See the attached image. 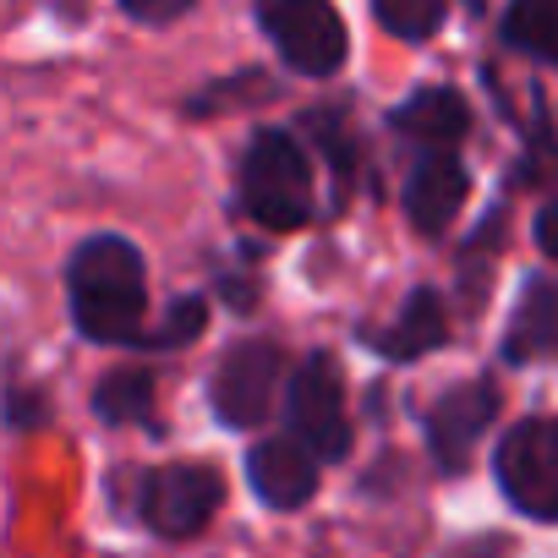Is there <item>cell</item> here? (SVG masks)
<instances>
[{"mask_svg":"<svg viewBox=\"0 0 558 558\" xmlns=\"http://www.w3.org/2000/svg\"><path fill=\"white\" fill-rule=\"evenodd\" d=\"M72 318L88 340L99 345H126L143 335V307H148V279L143 257L121 235H94L72 257Z\"/></svg>","mask_w":558,"mask_h":558,"instance_id":"cell-1","label":"cell"},{"mask_svg":"<svg viewBox=\"0 0 558 558\" xmlns=\"http://www.w3.org/2000/svg\"><path fill=\"white\" fill-rule=\"evenodd\" d=\"M241 203L268 230H296L313 219V165L291 132H257L241 159Z\"/></svg>","mask_w":558,"mask_h":558,"instance_id":"cell-2","label":"cell"},{"mask_svg":"<svg viewBox=\"0 0 558 558\" xmlns=\"http://www.w3.org/2000/svg\"><path fill=\"white\" fill-rule=\"evenodd\" d=\"M257 23L302 77H335L345 66L351 34L329 0H257Z\"/></svg>","mask_w":558,"mask_h":558,"instance_id":"cell-3","label":"cell"},{"mask_svg":"<svg viewBox=\"0 0 558 558\" xmlns=\"http://www.w3.org/2000/svg\"><path fill=\"white\" fill-rule=\"evenodd\" d=\"M498 482L509 504L531 520H558V422L531 416L498 444Z\"/></svg>","mask_w":558,"mask_h":558,"instance_id":"cell-4","label":"cell"},{"mask_svg":"<svg viewBox=\"0 0 558 558\" xmlns=\"http://www.w3.org/2000/svg\"><path fill=\"white\" fill-rule=\"evenodd\" d=\"M291 433L313 460H340L351 449V422H345V384L335 356H307L296 384H291Z\"/></svg>","mask_w":558,"mask_h":558,"instance_id":"cell-5","label":"cell"},{"mask_svg":"<svg viewBox=\"0 0 558 558\" xmlns=\"http://www.w3.org/2000/svg\"><path fill=\"white\" fill-rule=\"evenodd\" d=\"M225 504V476L214 465H165L143 482V520L159 536H197Z\"/></svg>","mask_w":558,"mask_h":558,"instance_id":"cell-6","label":"cell"},{"mask_svg":"<svg viewBox=\"0 0 558 558\" xmlns=\"http://www.w3.org/2000/svg\"><path fill=\"white\" fill-rule=\"evenodd\" d=\"M279 373H286V356L268 340H241L225 362H219V378H214V411L230 422V427H252L263 422L274 389H279Z\"/></svg>","mask_w":558,"mask_h":558,"instance_id":"cell-7","label":"cell"},{"mask_svg":"<svg viewBox=\"0 0 558 558\" xmlns=\"http://www.w3.org/2000/svg\"><path fill=\"white\" fill-rule=\"evenodd\" d=\"M498 416V389L493 384H454L433 411H427V444H433V460L444 471H465L482 433L493 427Z\"/></svg>","mask_w":558,"mask_h":558,"instance_id":"cell-8","label":"cell"},{"mask_svg":"<svg viewBox=\"0 0 558 558\" xmlns=\"http://www.w3.org/2000/svg\"><path fill=\"white\" fill-rule=\"evenodd\" d=\"M246 476L252 493L274 509H302L318 493V460L296 444V438H268L246 454Z\"/></svg>","mask_w":558,"mask_h":558,"instance_id":"cell-9","label":"cell"},{"mask_svg":"<svg viewBox=\"0 0 558 558\" xmlns=\"http://www.w3.org/2000/svg\"><path fill=\"white\" fill-rule=\"evenodd\" d=\"M465 192H471L465 165H460L454 154H444V148H438V154H427V159L411 170V181H405V214H411V225H416V230L438 235V230L460 214Z\"/></svg>","mask_w":558,"mask_h":558,"instance_id":"cell-10","label":"cell"},{"mask_svg":"<svg viewBox=\"0 0 558 558\" xmlns=\"http://www.w3.org/2000/svg\"><path fill=\"white\" fill-rule=\"evenodd\" d=\"M395 126L438 154V148H449V143L465 137L471 110H465V99H460L454 88H422V94H411V99L395 110Z\"/></svg>","mask_w":558,"mask_h":558,"instance_id":"cell-11","label":"cell"},{"mask_svg":"<svg viewBox=\"0 0 558 558\" xmlns=\"http://www.w3.org/2000/svg\"><path fill=\"white\" fill-rule=\"evenodd\" d=\"M509 362H536V356H558V286L553 279H536L525 291L514 324H509V340H504Z\"/></svg>","mask_w":558,"mask_h":558,"instance_id":"cell-12","label":"cell"},{"mask_svg":"<svg viewBox=\"0 0 558 558\" xmlns=\"http://www.w3.org/2000/svg\"><path fill=\"white\" fill-rule=\"evenodd\" d=\"M444 335H449V324H444V302H438L433 291H411L405 313L378 335V351H384L389 362H416V356L438 351Z\"/></svg>","mask_w":558,"mask_h":558,"instance_id":"cell-13","label":"cell"},{"mask_svg":"<svg viewBox=\"0 0 558 558\" xmlns=\"http://www.w3.org/2000/svg\"><path fill=\"white\" fill-rule=\"evenodd\" d=\"M504 39L547 66H558V0H509Z\"/></svg>","mask_w":558,"mask_h":558,"instance_id":"cell-14","label":"cell"},{"mask_svg":"<svg viewBox=\"0 0 558 558\" xmlns=\"http://www.w3.org/2000/svg\"><path fill=\"white\" fill-rule=\"evenodd\" d=\"M444 12H449V0H373V17L384 34L416 45V39H433L444 28Z\"/></svg>","mask_w":558,"mask_h":558,"instance_id":"cell-15","label":"cell"},{"mask_svg":"<svg viewBox=\"0 0 558 558\" xmlns=\"http://www.w3.org/2000/svg\"><path fill=\"white\" fill-rule=\"evenodd\" d=\"M94 411L105 422H148L154 411V378L148 373H110L94 395Z\"/></svg>","mask_w":558,"mask_h":558,"instance_id":"cell-16","label":"cell"},{"mask_svg":"<svg viewBox=\"0 0 558 558\" xmlns=\"http://www.w3.org/2000/svg\"><path fill=\"white\" fill-rule=\"evenodd\" d=\"M203 324H208V307H203L197 296H186V302H175V307L165 313V324L154 329L148 345H159V351H165V345H186V340L203 335Z\"/></svg>","mask_w":558,"mask_h":558,"instance_id":"cell-17","label":"cell"},{"mask_svg":"<svg viewBox=\"0 0 558 558\" xmlns=\"http://www.w3.org/2000/svg\"><path fill=\"white\" fill-rule=\"evenodd\" d=\"M192 7H197V0H121V12H126L132 23H148V28L175 23V17H186Z\"/></svg>","mask_w":558,"mask_h":558,"instance_id":"cell-18","label":"cell"},{"mask_svg":"<svg viewBox=\"0 0 558 558\" xmlns=\"http://www.w3.org/2000/svg\"><path fill=\"white\" fill-rule=\"evenodd\" d=\"M536 241H542L547 257H558V203H547V208L536 214Z\"/></svg>","mask_w":558,"mask_h":558,"instance_id":"cell-19","label":"cell"},{"mask_svg":"<svg viewBox=\"0 0 558 558\" xmlns=\"http://www.w3.org/2000/svg\"><path fill=\"white\" fill-rule=\"evenodd\" d=\"M471 7H482V0H471Z\"/></svg>","mask_w":558,"mask_h":558,"instance_id":"cell-20","label":"cell"}]
</instances>
